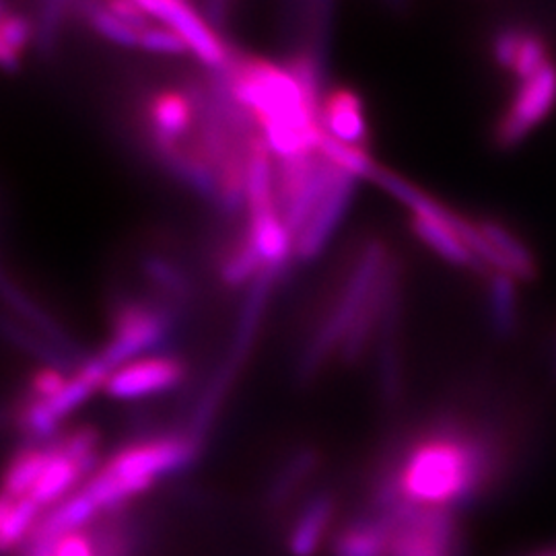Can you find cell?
Returning <instances> with one entry per match:
<instances>
[{"label": "cell", "instance_id": "obj_21", "mask_svg": "<svg viewBox=\"0 0 556 556\" xmlns=\"http://www.w3.org/2000/svg\"><path fill=\"white\" fill-rule=\"evenodd\" d=\"M548 62H551V52H548L546 40L536 31L526 29L511 75L516 77L517 83H523L532 79Z\"/></svg>", "mask_w": 556, "mask_h": 556}, {"label": "cell", "instance_id": "obj_4", "mask_svg": "<svg viewBox=\"0 0 556 556\" xmlns=\"http://www.w3.org/2000/svg\"><path fill=\"white\" fill-rule=\"evenodd\" d=\"M390 262L392 258L388 256V250L379 239H371L361 248L357 258L353 260L349 277L338 291L332 309L328 312V316L319 324L316 334L305 346V353L301 358L303 378L318 374L319 367L330 358V355L337 349L340 351L355 319L376 295Z\"/></svg>", "mask_w": 556, "mask_h": 556}, {"label": "cell", "instance_id": "obj_25", "mask_svg": "<svg viewBox=\"0 0 556 556\" xmlns=\"http://www.w3.org/2000/svg\"><path fill=\"white\" fill-rule=\"evenodd\" d=\"M553 376L556 379V340H555V349H553Z\"/></svg>", "mask_w": 556, "mask_h": 556}, {"label": "cell", "instance_id": "obj_16", "mask_svg": "<svg viewBox=\"0 0 556 556\" xmlns=\"http://www.w3.org/2000/svg\"><path fill=\"white\" fill-rule=\"evenodd\" d=\"M517 278L493 273L489 280V319L493 332L501 338L514 337L517 330Z\"/></svg>", "mask_w": 556, "mask_h": 556}, {"label": "cell", "instance_id": "obj_20", "mask_svg": "<svg viewBox=\"0 0 556 556\" xmlns=\"http://www.w3.org/2000/svg\"><path fill=\"white\" fill-rule=\"evenodd\" d=\"M316 466H318V456L312 450H303L295 456L289 457L270 484V491H268L270 505L278 507L293 497L295 491L303 484V480L312 477Z\"/></svg>", "mask_w": 556, "mask_h": 556}, {"label": "cell", "instance_id": "obj_9", "mask_svg": "<svg viewBox=\"0 0 556 556\" xmlns=\"http://www.w3.org/2000/svg\"><path fill=\"white\" fill-rule=\"evenodd\" d=\"M188 376L184 358L167 353H151L124 363L110 374L103 394L114 400H144L163 396L179 388Z\"/></svg>", "mask_w": 556, "mask_h": 556}, {"label": "cell", "instance_id": "obj_24", "mask_svg": "<svg viewBox=\"0 0 556 556\" xmlns=\"http://www.w3.org/2000/svg\"><path fill=\"white\" fill-rule=\"evenodd\" d=\"M54 556H98L96 542L89 532H75L62 538Z\"/></svg>", "mask_w": 556, "mask_h": 556}, {"label": "cell", "instance_id": "obj_26", "mask_svg": "<svg viewBox=\"0 0 556 556\" xmlns=\"http://www.w3.org/2000/svg\"><path fill=\"white\" fill-rule=\"evenodd\" d=\"M536 556H556V546L555 548H548V551H544V553H540Z\"/></svg>", "mask_w": 556, "mask_h": 556}, {"label": "cell", "instance_id": "obj_10", "mask_svg": "<svg viewBox=\"0 0 556 556\" xmlns=\"http://www.w3.org/2000/svg\"><path fill=\"white\" fill-rule=\"evenodd\" d=\"M358 179L340 172L337 181L321 199L314 215L305 223L293 243V258L312 262L328 248L330 239L334 238L338 227L346 217L351 202L355 199Z\"/></svg>", "mask_w": 556, "mask_h": 556}, {"label": "cell", "instance_id": "obj_22", "mask_svg": "<svg viewBox=\"0 0 556 556\" xmlns=\"http://www.w3.org/2000/svg\"><path fill=\"white\" fill-rule=\"evenodd\" d=\"M139 50L155 56H186L190 54L178 34L160 21H151L140 34Z\"/></svg>", "mask_w": 556, "mask_h": 556}, {"label": "cell", "instance_id": "obj_6", "mask_svg": "<svg viewBox=\"0 0 556 556\" xmlns=\"http://www.w3.org/2000/svg\"><path fill=\"white\" fill-rule=\"evenodd\" d=\"M200 118V91L184 87L155 89L142 108V126L151 151L165 160L192 139Z\"/></svg>", "mask_w": 556, "mask_h": 556}, {"label": "cell", "instance_id": "obj_17", "mask_svg": "<svg viewBox=\"0 0 556 556\" xmlns=\"http://www.w3.org/2000/svg\"><path fill=\"white\" fill-rule=\"evenodd\" d=\"M34 38L29 17L0 4V68L20 66Z\"/></svg>", "mask_w": 556, "mask_h": 556}, {"label": "cell", "instance_id": "obj_8", "mask_svg": "<svg viewBox=\"0 0 556 556\" xmlns=\"http://www.w3.org/2000/svg\"><path fill=\"white\" fill-rule=\"evenodd\" d=\"M556 108V64L551 60L532 79L517 83L516 96L495 126L498 149H516Z\"/></svg>", "mask_w": 556, "mask_h": 556}, {"label": "cell", "instance_id": "obj_3", "mask_svg": "<svg viewBox=\"0 0 556 556\" xmlns=\"http://www.w3.org/2000/svg\"><path fill=\"white\" fill-rule=\"evenodd\" d=\"M199 454V441L188 433L139 439L103 459L80 489L98 505L101 516H112L163 478L190 468Z\"/></svg>", "mask_w": 556, "mask_h": 556}, {"label": "cell", "instance_id": "obj_14", "mask_svg": "<svg viewBox=\"0 0 556 556\" xmlns=\"http://www.w3.org/2000/svg\"><path fill=\"white\" fill-rule=\"evenodd\" d=\"M43 514L34 498H13L0 493V555L21 551Z\"/></svg>", "mask_w": 556, "mask_h": 556}, {"label": "cell", "instance_id": "obj_19", "mask_svg": "<svg viewBox=\"0 0 556 556\" xmlns=\"http://www.w3.org/2000/svg\"><path fill=\"white\" fill-rule=\"evenodd\" d=\"M318 153L326 161H330L340 172L357 179H376L381 165L369 155L367 149H357L342 144L338 140L321 135L318 144Z\"/></svg>", "mask_w": 556, "mask_h": 556}, {"label": "cell", "instance_id": "obj_5", "mask_svg": "<svg viewBox=\"0 0 556 556\" xmlns=\"http://www.w3.org/2000/svg\"><path fill=\"white\" fill-rule=\"evenodd\" d=\"M169 314V307L153 301H119L112 316L110 337L96 355L108 367L110 374L128 361L151 355L172 332L174 321Z\"/></svg>", "mask_w": 556, "mask_h": 556}, {"label": "cell", "instance_id": "obj_15", "mask_svg": "<svg viewBox=\"0 0 556 556\" xmlns=\"http://www.w3.org/2000/svg\"><path fill=\"white\" fill-rule=\"evenodd\" d=\"M484 238L493 243L498 256L505 262L507 273L517 280H534L538 275V264L530 248L523 243V239L511 231L501 220L480 219L478 220Z\"/></svg>", "mask_w": 556, "mask_h": 556}, {"label": "cell", "instance_id": "obj_12", "mask_svg": "<svg viewBox=\"0 0 556 556\" xmlns=\"http://www.w3.org/2000/svg\"><path fill=\"white\" fill-rule=\"evenodd\" d=\"M54 457L52 443H25L9 457L0 475V493L7 497H29L48 464Z\"/></svg>", "mask_w": 556, "mask_h": 556}, {"label": "cell", "instance_id": "obj_1", "mask_svg": "<svg viewBox=\"0 0 556 556\" xmlns=\"http://www.w3.org/2000/svg\"><path fill=\"white\" fill-rule=\"evenodd\" d=\"M501 466L503 452L491 431L439 418L383 459L369 507L457 514L491 489Z\"/></svg>", "mask_w": 556, "mask_h": 556}, {"label": "cell", "instance_id": "obj_11", "mask_svg": "<svg viewBox=\"0 0 556 556\" xmlns=\"http://www.w3.org/2000/svg\"><path fill=\"white\" fill-rule=\"evenodd\" d=\"M319 124L326 137L349 147L367 149L369 124L365 101L351 89H334L324 96L319 108Z\"/></svg>", "mask_w": 556, "mask_h": 556}, {"label": "cell", "instance_id": "obj_18", "mask_svg": "<svg viewBox=\"0 0 556 556\" xmlns=\"http://www.w3.org/2000/svg\"><path fill=\"white\" fill-rule=\"evenodd\" d=\"M83 9V17L87 21L89 29L96 31L100 38H103L119 48H132L139 50V40L142 29L135 27L132 23L122 20L116 15L108 2L103 4H87L80 7Z\"/></svg>", "mask_w": 556, "mask_h": 556}, {"label": "cell", "instance_id": "obj_7", "mask_svg": "<svg viewBox=\"0 0 556 556\" xmlns=\"http://www.w3.org/2000/svg\"><path fill=\"white\" fill-rule=\"evenodd\" d=\"M151 20L165 23L186 43L188 52L213 73H223L233 59L231 46L220 36L219 27L202 15L197 4L181 0H140Z\"/></svg>", "mask_w": 556, "mask_h": 556}, {"label": "cell", "instance_id": "obj_23", "mask_svg": "<svg viewBox=\"0 0 556 556\" xmlns=\"http://www.w3.org/2000/svg\"><path fill=\"white\" fill-rule=\"evenodd\" d=\"M523 36H526V27H521V25L501 27L497 34L493 36L491 52H493V59L503 71H507V73L514 71Z\"/></svg>", "mask_w": 556, "mask_h": 556}, {"label": "cell", "instance_id": "obj_2", "mask_svg": "<svg viewBox=\"0 0 556 556\" xmlns=\"http://www.w3.org/2000/svg\"><path fill=\"white\" fill-rule=\"evenodd\" d=\"M217 75L239 108L254 119L275 160H301L318 153L324 135L321 103L303 89L285 64L236 52L229 66Z\"/></svg>", "mask_w": 556, "mask_h": 556}, {"label": "cell", "instance_id": "obj_13", "mask_svg": "<svg viewBox=\"0 0 556 556\" xmlns=\"http://www.w3.org/2000/svg\"><path fill=\"white\" fill-rule=\"evenodd\" d=\"M334 514L332 498L318 495L309 498L299 511L289 530V551L293 556H312L318 551L319 542L326 536Z\"/></svg>", "mask_w": 556, "mask_h": 556}]
</instances>
